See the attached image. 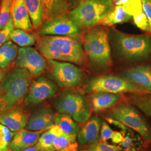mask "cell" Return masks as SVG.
<instances>
[{
    "mask_svg": "<svg viewBox=\"0 0 151 151\" xmlns=\"http://www.w3.org/2000/svg\"><path fill=\"white\" fill-rule=\"evenodd\" d=\"M55 116L50 108L39 109L29 117L25 128L32 131L48 129L54 125Z\"/></svg>",
    "mask_w": 151,
    "mask_h": 151,
    "instance_id": "cell-13",
    "label": "cell"
},
{
    "mask_svg": "<svg viewBox=\"0 0 151 151\" xmlns=\"http://www.w3.org/2000/svg\"><path fill=\"white\" fill-rule=\"evenodd\" d=\"M110 115L111 119L135 131L147 142L151 141V126L133 106L120 104L111 110Z\"/></svg>",
    "mask_w": 151,
    "mask_h": 151,
    "instance_id": "cell-8",
    "label": "cell"
},
{
    "mask_svg": "<svg viewBox=\"0 0 151 151\" xmlns=\"http://www.w3.org/2000/svg\"><path fill=\"white\" fill-rule=\"evenodd\" d=\"M135 25L141 30L149 31V22L144 11L132 17Z\"/></svg>",
    "mask_w": 151,
    "mask_h": 151,
    "instance_id": "cell-33",
    "label": "cell"
},
{
    "mask_svg": "<svg viewBox=\"0 0 151 151\" xmlns=\"http://www.w3.org/2000/svg\"><path fill=\"white\" fill-rule=\"evenodd\" d=\"M125 126L122 129L124 133V139L119 144L122 151H139L145 146V140L138 133Z\"/></svg>",
    "mask_w": 151,
    "mask_h": 151,
    "instance_id": "cell-20",
    "label": "cell"
},
{
    "mask_svg": "<svg viewBox=\"0 0 151 151\" xmlns=\"http://www.w3.org/2000/svg\"><path fill=\"white\" fill-rule=\"evenodd\" d=\"M57 91L58 86L54 82L44 77H40L32 81L24 101L28 105H37L53 97Z\"/></svg>",
    "mask_w": 151,
    "mask_h": 151,
    "instance_id": "cell-12",
    "label": "cell"
},
{
    "mask_svg": "<svg viewBox=\"0 0 151 151\" xmlns=\"http://www.w3.org/2000/svg\"><path fill=\"white\" fill-rule=\"evenodd\" d=\"M130 101L147 116H151V93L135 95L130 98Z\"/></svg>",
    "mask_w": 151,
    "mask_h": 151,
    "instance_id": "cell-28",
    "label": "cell"
},
{
    "mask_svg": "<svg viewBox=\"0 0 151 151\" xmlns=\"http://www.w3.org/2000/svg\"><path fill=\"white\" fill-rule=\"evenodd\" d=\"M34 29L40 27L44 21L43 5L42 0H24Z\"/></svg>",
    "mask_w": 151,
    "mask_h": 151,
    "instance_id": "cell-22",
    "label": "cell"
},
{
    "mask_svg": "<svg viewBox=\"0 0 151 151\" xmlns=\"http://www.w3.org/2000/svg\"><path fill=\"white\" fill-rule=\"evenodd\" d=\"M47 61L38 50L27 47L19 49L14 66L27 70L34 77L42 75L46 69Z\"/></svg>",
    "mask_w": 151,
    "mask_h": 151,
    "instance_id": "cell-10",
    "label": "cell"
},
{
    "mask_svg": "<svg viewBox=\"0 0 151 151\" xmlns=\"http://www.w3.org/2000/svg\"><path fill=\"white\" fill-rule=\"evenodd\" d=\"M77 149H78V145L76 142H75L70 145V146L57 151H77Z\"/></svg>",
    "mask_w": 151,
    "mask_h": 151,
    "instance_id": "cell-39",
    "label": "cell"
},
{
    "mask_svg": "<svg viewBox=\"0 0 151 151\" xmlns=\"http://www.w3.org/2000/svg\"><path fill=\"white\" fill-rule=\"evenodd\" d=\"M15 133L3 124H0V151H7Z\"/></svg>",
    "mask_w": 151,
    "mask_h": 151,
    "instance_id": "cell-31",
    "label": "cell"
},
{
    "mask_svg": "<svg viewBox=\"0 0 151 151\" xmlns=\"http://www.w3.org/2000/svg\"><path fill=\"white\" fill-rule=\"evenodd\" d=\"M121 77L151 92V66L144 65L130 68L123 70Z\"/></svg>",
    "mask_w": 151,
    "mask_h": 151,
    "instance_id": "cell-14",
    "label": "cell"
},
{
    "mask_svg": "<svg viewBox=\"0 0 151 151\" xmlns=\"http://www.w3.org/2000/svg\"><path fill=\"white\" fill-rule=\"evenodd\" d=\"M77 1H78V2H80H80H83V1H87V0H76Z\"/></svg>",
    "mask_w": 151,
    "mask_h": 151,
    "instance_id": "cell-43",
    "label": "cell"
},
{
    "mask_svg": "<svg viewBox=\"0 0 151 151\" xmlns=\"http://www.w3.org/2000/svg\"><path fill=\"white\" fill-rule=\"evenodd\" d=\"M14 29L15 27L11 17V20L7 25L0 30V47L10 40V35Z\"/></svg>",
    "mask_w": 151,
    "mask_h": 151,
    "instance_id": "cell-34",
    "label": "cell"
},
{
    "mask_svg": "<svg viewBox=\"0 0 151 151\" xmlns=\"http://www.w3.org/2000/svg\"><path fill=\"white\" fill-rule=\"evenodd\" d=\"M124 137V133L123 132L114 131L113 134L111 138V139L114 143L119 144L123 141Z\"/></svg>",
    "mask_w": 151,
    "mask_h": 151,
    "instance_id": "cell-38",
    "label": "cell"
},
{
    "mask_svg": "<svg viewBox=\"0 0 151 151\" xmlns=\"http://www.w3.org/2000/svg\"><path fill=\"white\" fill-rule=\"evenodd\" d=\"M132 18V16L125 12L122 6H115L112 11L104 18L100 23L105 26H113L129 22Z\"/></svg>",
    "mask_w": 151,
    "mask_h": 151,
    "instance_id": "cell-24",
    "label": "cell"
},
{
    "mask_svg": "<svg viewBox=\"0 0 151 151\" xmlns=\"http://www.w3.org/2000/svg\"><path fill=\"white\" fill-rule=\"evenodd\" d=\"M88 151H122L114 145L106 144L104 142H97L91 145L88 149Z\"/></svg>",
    "mask_w": 151,
    "mask_h": 151,
    "instance_id": "cell-35",
    "label": "cell"
},
{
    "mask_svg": "<svg viewBox=\"0 0 151 151\" xmlns=\"http://www.w3.org/2000/svg\"><path fill=\"white\" fill-rule=\"evenodd\" d=\"M82 45L92 67L99 71L106 70L111 62V48L107 32L99 27L88 30L84 35Z\"/></svg>",
    "mask_w": 151,
    "mask_h": 151,
    "instance_id": "cell-3",
    "label": "cell"
},
{
    "mask_svg": "<svg viewBox=\"0 0 151 151\" xmlns=\"http://www.w3.org/2000/svg\"><path fill=\"white\" fill-rule=\"evenodd\" d=\"M19 49L11 40L0 47V68H5L16 60Z\"/></svg>",
    "mask_w": 151,
    "mask_h": 151,
    "instance_id": "cell-25",
    "label": "cell"
},
{
    "mask_svg": "<svg viewBox=\"0 0 151 151\" xmlns=\"http://www.w3.org/2000/svg\"><path fill=\"white\" fill-rule=\"evenodd\" d=\"M12 2L13 0H1L0 5V30L6 27L11 20Z\"/></svg>",
    "mask_w": 151,
    "mask_h": 151,
    "instance_id": "cell-29",
    "label": "cell"
},
{
    "mask_svg": "<svg viewBox=\"0 0 151 151\" xmlns=\"http://www.w3.org/2000/svg\"><path fill=\"white\" fill-rule=\"evenodd\" d=\"M11 14L15 29L27 32L32 30V23L24 0H13Z\"/></svg>",
    "mask_w": 151,
    "mask_h": 151,
    "instance_id": "cell-18",
    "label": "cell"
},
{
    "mask_svg": "<svg viewBox=\"0 0 151 151\" xmlns=\"http://www.w3.org/2000/svg\"><path fill=\"white\" fill-rule=\"evenodd\" d=\"M112 34L115 48L125 59L137 60L151 57V35H132L116 30Z\"/></svg>",
    "mask_w": 151,
    "mask_h": 151,
    "instance_id": "cell-5",
    "label": "cell"
},
{
    "mask_svg": "<svg viewBox=\"0 0 151 151\" xmlns=\"http://www.w3.org/2000/svg\"><path fill=\"white\" fill-rule=\"evenodd\" d=\"M21 151H41L38 147H37L36 145L35 146H32L29 148H27V149H25L24 150Z\"/></svg>",
    "mask_w": 151,
    "mask_h": 151,
    "instance_id": "cell-41",
    "label": "cell"
},
{
    "mask_svg": "<svg viewBox=\"0 0 151 151\" xmlns=\"http://www.w3.org/2000/svg\"><path fill=\"white\" fill-rule=\"evenodd\" d=\"M143 11L149 22V32L151 33V0H142Z\"/></svg>",
    "mask_w": 151,
    "mask_h": 151,
    "instance_id": "cell-37",
    "label": "cell"
},
{
    "mask_svg": "<svg viewBox=\"0 0 151 151\" xmlns=\"http://www.w3.org/2000/svg\"><path fill=\"white\" fill-rule=\"evenodd\" d=\"M51 77L60 86L72 88L81 85L83 74L80 68L68 62L48 60Z\"/></svg>",
    "mask_w": 151,
    "mask_h": 151,
    "instance_id": "cell-9",
    "label": "cell"
},
{
    "mask_svg": "<svg viewBox=\"0 0 151 151\" xmlns=\"http://www.w3.org/2000/svg\"><path fill=\"white\" fill-rule=\"evenodd\" d=\"M38 51L48 60L68 62L81 65L85 61V53L77 35L37 36Z\"/></svg>",
    "mask_w": 151,
    "mask_h": 151,
    "instance_id": "cell-1",
    "label": "cell"
},
{
    "mask_svg": "<svg viewBox=\"0 0 151 151\" xmlns=\"http://www.w3.org/2000/svg\"><path fill=\"white\" fill-rule=\"evenodd\" d=\"M43 5L44 20L67 15L68 0H42Z\"/></svg>",
    "mask_w": 151,
    "mask_h": 151,
    "instance_id": "cell-21",
    "label": "cell"
},
{
    "mask_svg": "<svg viewBox=\"0 0 151 151\" xmlns=\"http://www.w3.org/2000/svg\"></svg>",
    "mask_w": 151,
    "mask_h": 151,
    "instance_id": "cell-45",
    "label": "cell"
},
{
    "mask_svg": "<svg viewBox=\"0 0 151 151\" xmlns=\"http://www.w3.org/2000/svg\"><path fill=\"white\" fill-rule=\"evenodd\" d=\"M54 125H58L63 132L70 135H77L80 130L75 120L65 114L56 115L54 118Z\"/></svg>",
    "mask_w": 151,
    "mask_h": 151,
    "instance_id": "cell-26",
    "label": "cell"
},
{
    "mask_svg": "<svg viewBox=\"0 0 151 151\" xmlns=\"http://www.w3.org/2000/svg\"><path fill=\"white\" fill-rule=\"evenodd\" d=\"M82 29L67 15L45 21L38 32V35L69 36L77 35Z\"/></svg>",
    "mask_w": 151,
    "mask_h": 151,
    "instance_id": "cell-11",
    "label": "cell"
},
{
    "mask_svg": "<svg viewBox=\"0 0 151 151\" xmlns=\"http://www.w3.org/2000/svg\"><path fill=\"white\" fill-rule=\"evenodd\" d=\"M101 124V119L97 116L91 117L77 134L79 142L83 145H92L98 142L100 138Z\"/></svg>",
    "mask_w": 151,
    "mask_h": 151,
    "instance_id": "cell-17",
    "label": "cell"
},
{
    "mask_svg": "<svg viewBox=\"0 0 151 151\" xmlns=\"http://www.w3.org/2000/svg\"><path fill=\"white\" fill-rule=\"evenodd\" d=\"M129 1V0H115L113 2L115 6H122L126 4Z\"/></svg>",
    "mask_w": 151,
    "mask_h": 151,
    "instance_id": "cell-40",
    "label": "cell"
},
{
    "mask_svg": "<svg viewBox=\"0 0 151 151\" xmlns=\"http://www.w3.org/2000/svg\"><path fill=\"white\" fill-rule=\"evenodd\" d=\"M6 75V70L4 68H0V83Z\"/></svg>",
    "mask_w": 151,
    "mask_h": 151,
    "instance_id": "cell-42",
    "label": "cell"
},
{
    "mask_svg": "<svg viewBox=\"0 0 151 151\" xmlns=\"http://www.w3.org/2000/svg\"><path fill=\"white\" fill-rule=\"evenodd\" d=\"M28 118L22 109L14 106L0 115V123L12 132H16L25 127Z\"/></svg>",
    "mask_w": 151,
    "mask_h": 151,
    "instance_id": "cell-16",
    "label": "cell"
},
{
    "mask_svg": "<svg viewBox=\"0 0 151 151\" xmlns=\"http://www.w3.org/2000/svg\"><path fill=\"white\" fill-rule=\"evenodd\" d=\"M63 132L58 125H54L51 128L43 132L35 145L41 151H54L53 144L55 138Z\"/></svg>",
    "mask_w": 151,
    "mask_h": 151,
    "instance_id": "cell-23",
    "label": "cell"
},
{
    "mask_svg": "<svg viewBox=\"0 0 151 151\" xmlns=\"http://www.w3.org/2000/svg\"><path fill=\"white\" fill-rule=\"evenodd\" d=\"M120 93H111L108 92H95L91 97L92 110L98 112L108 108L113 107L120 100Z\"/></svg>",
    "mask_w": 151,
    "mask_h": 151,
    "instance_id": "cell-19",
    "label": "cell"
},
{
    "mask_svg": "<svg viewBox=\"0 0 151 151\" xmlns=\"http://www.w3.org/2000/svg\"><path fill=\"white\" fill-rule=\"evenodd\" d=\"M112 1H115V0H112Z\"/></svg>",
    "mask_w": 151,
    "mask_h": 151,
    "instance_id": "cell-44",
    "label": "cell"
},
{
    "mask_svg": "<svg viewBox=\"0 0 151 151\" xmlns=\"http://www.w3.org/2000/svg\"><path fill=\"white\" fill-rule=\"evenodd\" d=\"M10 39L21 47H27L36 43L37 36L22 29H15L11 32Z\"/></svg>",
    "mask_w": 151,
    "mask_h": 151,
    "instance_id": "cell-27",
    "label": "cell"
},
{
    "mask_svg": "<svg viewBox=\"0 0 151 151\" xmlns=\"http://www.w3.org/2000/svg\"><path fill=\"white\" fill-rule=\"evenodd\" d=\"M122 6L125 12L132 17L143 11L142 0H129Z\"/></svg>",
    "mask_w": 151,
    "mask_h": 151,
    "instance_id": "cell-32",
    "label": "cell"
},
{
    "mask_svg": "<svg viewBox=\"0 0 151 151\" xmlns=\"http://www.w3.org/2000/svg\"><path fill=\"white\" fill-rule=\"evenodd\" d=\"M114 130L110 128L109 124L105 121L102 122L100 129V139L104 142L110 139L113 134Z\"/></svg>",
    "mask_w": 151,
    "mask_h": 151,
    "instance_id": "cell-36",
    "label": "cell"
},
{
    "mask_svg": "<svg viewBox=\"0 0 151 151\" xmlns=\"http://www.w3.org/2000/svg\"><path fill=\"white\" fill-rule=\"evenodd\" d=\"M32 77L27 70L17 67L6 74L0 83V115L25 99Z\"/></svg>",
    "mask_w": 151,
    "mask_h": 151,
    "instance_id": "cell-2",
    "label": "cell"
},
{
    "mask_svg": "<svg viewBox=\"0 0 151 151\" xmlns=\"http://www.w3.org/2000/svg\"><path fill=\"white\" fill-rule=\"evenodd\" d=\"M54 107L60 113L67 114L81 124L86 123L90 117L89 104L83 96L77 92H63L55 101Z\"/></svg>",
    "mask_w": 151,
    "mask_h": 151,
    "instance_id": "cell-7",
    "label": "cell"
},
{
    "mask_svg": "<svg viewBox=\"0 0 151 151\" xmlns=\"http://www.w3.org/2000/svg\"><path fill=\"white\" fill-rule=\"evenodd\" d=\"M114 6L112 0H87L79 3L67 15L81 29L89 28L100 23Z\"/></svg>",
    "mask_w": 151,
    "mask_h": 151,
    "instance_id": "cell-4",
    "label": "cell"
},
{
    "mask_svg": "<svg viewBox=\"0 0 151 151\" xmlns=\"http://www.w3.org/2000/svg\"><path fill=\"white\" fill-rule=\"evenodd\" d=\"M44 131H32L25 128L20 130L15 134L7 150L21 151L35 145Z\"/></svg>",
    "mask_w": 151,
    "mask_h": 151,
    "instance_id": "cell-15",
    "label": "cell"
},
{
    "mask_svg": "<svg viewBox=\"0 0 151 151\" xmlns=\"http://www.w3.org/2000/svg\"><path fill=\"white\" fill-rule=\"evenodd\" d=\"M88 93L99 92L111 93H132L135 95L150 93L151 92L123 77L114 75L98 76L90 80L85 87Z\"/></svg>",
    "mask_w": 151,
    "mask_h": 151,
    "instance_id": "cell-6",
    "label": "cell"
},
{
    "mask_svg": "<svg viewBox=\"0 0 151 151\" xmlns=\"http://www.w3.org/2000/svg\"><path fill=\"white\" fill-rule=\"evenodd\" d=\"M77 135H70L65 132L57 136L53 142V151H57L63 149L75 142Z\"/></svg>",
    "mask_w": 151,
    "mask_h": 151,
    "instance_id": "cell-30",
    "label": "cell"
}]
</instances>
